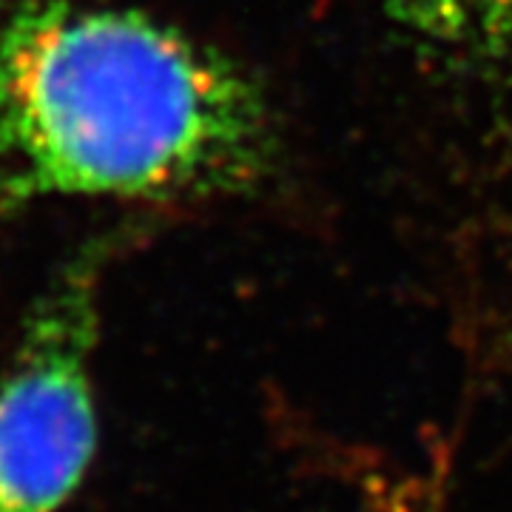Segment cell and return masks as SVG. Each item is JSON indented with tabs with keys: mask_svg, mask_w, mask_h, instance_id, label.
Wrapping results in <instances>:
<instances>
[{
	"mask_svg": "<svg viewBox=\"0 0 512 512\" xmlns=\"http://www.w3.org/2000/svg\"><path fill=\"white\" fill-rule=\"evenodd\" d=\"M274 157L262 92L163 20L0 0V194L174 200L239 191Z\"/></svg>",
	"mask_w": 512,
	"mask_h": 512,
	"instance_id": "obj_1",
	"label": "cell"
},
{
	"mask_svg": "<svg viewBox=\"0 0 512 512\" xmlns=\"http://www.w3.org/2000/svg\"><path fill=\"white\" fill-rule=\"evenodd\" d=\"M100 245L77 251L37 296L0 382V512H55L97 453L92 350Z\"/></svg>",
	"mask_w": 512,
	"mask_h": 512,
	"instance_id": "obj_2",
	"label": "cell"
},
{
	"mask_svg": "<svg viewBox=\"0 0 512 512\" xmlns=\"http://www.w3.org/2000/svg\"><path fill=\"white\" fill-rule=\"evenodd\" d=\"M407 29L512 86V0H382Z\"/></svg>",
	"mask_w": 512,
	"mask_h": 512,
	"instance_id": "obj_3",
	"label": "cell"
}]
</instances>
